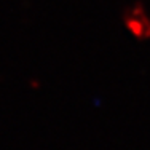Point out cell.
<instances>
[{
	"label": "cell",
	"mask_w": 150,
	"mask_h": 150,
	"mask_svg": "<svg viewBox=\"0 0 150 150\" xmlns=\"http://www.w3.org/2000/svg\"><path fill=\"white\" fill-rule=\"evenodd\" d=\"M123 21L128 32L139 40L150 38V13L142 3L128 6L123 15Z\"/></svg>",
	"instance_id": "6da1fadb"
}]
</instances>
